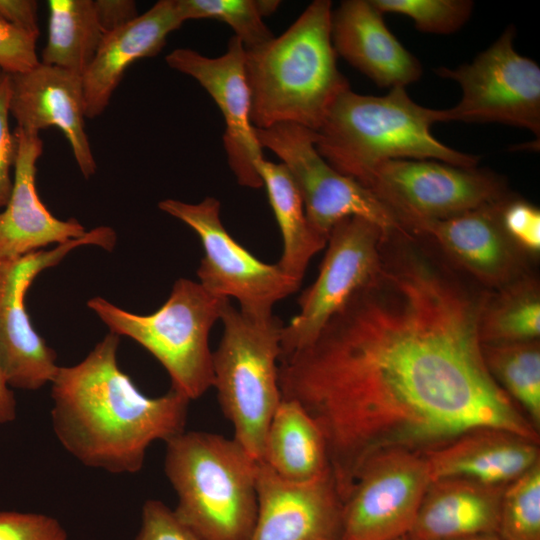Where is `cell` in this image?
<instances>
[{
	"instance_id": "cell-1",
	"label": "cell",
	"mask_w": 540,
	"mask_h": 540,
	"mask_svg": "<svg viewBox=\"0 0 540 540\" xmlns=\"http://www.w3.org/2000/svg\"><path fill=\"white\" fill-rule=\"evenodd\" d=\"M485 298L412 248L382 251L318 336L280 357L281 396L319 427L342 501L384 451L424 453L481 427L539 441L485 365Z\"/></svg>"
},
{
	"instance_id": "cell-2",
	"label": "cell",
	"mask_w": 540,
	"mask_h": 540,
	"mask_svg": "<svg viewBox=\"0 0 540 540\" xmlns=\"http://www.w3.org/2000/svg\"><path fill=\"white\" fill-rule=\"evenodd\" d=\"M120 336L109 332L51 382V422L63 446L83 465L114 474L139 472L148 447L185 431L190 400L170 389L150 397L118 363Z\"/></svg>"
},
{
	"instance_id": "cell-3",
	"label": "cell",
	"mask_w": 540,
	"mask_h": 540,
	"mask_svg": "<svg viewBox=\"0 0 540 540\" xmlns=\"http://www.w3.org/2000/svg\"><path fill=\"white\" fill-rule=\"evenodd\" d=\"M332 3L315 0L280 36L245 50L251 122L257 129L292 123L316 131L350 84L331 39Z\"/></svg>"
},
{
	"instance_id": "cell-4",
	"label": "cell",
	"mask_w": 540,
	"mask_h": 540,
	"mask_svg": "<svg viewBox=\"0 0 540 540\" xmlns=\"http://www.w3.org/2000/svg\"><path fill=\"white\" fill-rule=\"evenodd\" d=\"M441 109L414 102L404 87L384 96L344 91L314 131L318 153L336 171L362 186L371 172L389 160H436L464 168L480 157L455 150L432 135Z\"/></svg>"
},
{
	"instance_id": "cell-5",
	"label": "cell",
	"mask_w": 540,
	"mask_h": 540,
	"mask_svg": "<svg viewBox=\"0 0 540 540\" xmlns=\"http://www.w3.org/2000/svg\"><path fill=\"white\" fill-rule=\"evenodd\" d=\"M165 444L173 511L195 540H250L258 462L234 438L206 431H183Z\"/></svg>"
},
{
	"instance_id": "cell-6",
	"label": "cell",
	"mask_w": 540,
	"mask_h": 540,
	"mask_svg": "<svg viewBox=\"0 0 540 540\" xmlns=\"http://www.w3.org/2000/svg\"><path fill=\"white\" fill-rule=\"evenodd\" d=\"M228 301L199 282L179 278L165 303L148 315L126 311L102 297L89 299L87 306L109 332L131 338L152 354L167 371L171 389L191 401L213 385L209 334Z\"/></svg>"
},
{
	"instance_id": "cell-7",
	"label": "cell",
	"mask_w": 540,
	"mask_h": 540,
	"mask_svg": "<svg viewBox=\"0 0 540 540\" xmlns=\"http://www.w3.org/2000/svg\"><path fill=\"white\" fill-rule=\"evenodd\" d=\"M220 320L223 334L212 352V387L233 426V438L260 462L268 426L282 400L278 367L284 325L274 315L249 317L229 301Z\"/></svg>"
},
{
	"instance_id": "cell-8",
	"label": "cell",
	"mask_w": 540,
	"mask_h": 540,
	"mask_svg": "<svg viewBox=\"0 0 540 540\" xmlns=\"http://www.w3.org/2000/svg\"><path fill=\"white\" fill-rule=\"evenodd\" d=\"M363 186L409 233L420 221L451 218L512 196L505 180L493 171L436 160L386 161L371 172Z\"/></svg>"
},
{
	"instance_id": "cell-9",
	"label": "cell",
	"mask_w": 540,
	"mask_h": 540,
	"mask_svg": "<svg viewBox=\"0 0 540 540\" xmlns=\"http://www.w3.org/2000/svg\"><path fill=\"white\" fill-rule=\"evenodd\" d=\"M516 29L508 26L471 63L437 67L441 78L456 81L460 101L441 109L440 122L501 123L540 135V67L514 47Z\"/></svg>"
},
{
	"instance_id": "cell-10",
	"label": "cell",
	"mask_w": 540,
	"mask_h": 540,
	"mask_svg": "<svg viewBox=\"0 0 540 540\" xmlns=\"http://www.w3.org/2000/svg\"><path fill=\"white\" fill-rule=\"evenodd\" d=\"M255 132L260 146L276 154L290 173L308 222L321 237L328 240L333 227L348 217L376 224L388 238L410 235L373 192L327 163L315 147L314 131L281 123Z\"/></svg>"
},
{
	"instance_id": "cell-11",
	"label": "cell",
	"mask_w": 540,
	"mask_h": 540,
	"mask_svg": "<svg viewBox=\"0 0 540 540\" xmlns=\"http://www.w3.org/2000/svg\"><path fill=\"white\" fill-rule=\"evenodd\" d=\"M159 209L188 225L199 236L204 256L197 269L199 283L209 293L239 302L252 318L272 316L273 306L295 293L301 283L277 264H267L240 245L220 219V202L207 197L199 203L165 199Z\"/></svg>"
},
{
	"instance_id": "cell-12",
	"label": "cell",
	"mask_w": 540,
	"mask_h": 540,
	"mask_svg": "<svg viewBox=\"0 0 540 540\" xmlns=\"http://www.w3.org/2000/svg\"><path fill=\"white\" fill-rule=\"evenodd\" d=\"M115 244L114 230L98 227L50 250L0 259V364L11 388L38 390L51 383L59 369L56 352L33 328L26 310L25 296L33 281L80 246L110 251Z\"/></svg>"
},
{
	"instance_id": "cell-13",
	"label": "cell",
	"mask_w": 540,
	"mask_h": 540,
	"mask_svg": "<svg viewBox=\"0 0 540 540\" xmlns=\"http://www.w3.org/2000/svg\"><path fill=\"white\" fill-rule=\"evenodd\" d=\"M387 235L376 224L348 217L330 232L316 280L298 298L299 312L281 334V357L309 345L329 319L373 278Z\"/></svg>"
},
{
	"instance_id": "cell-14",
	"label": "cell",
	"mask_w": 540,
	"mask_h": 540,
	"mask_svg": "<svg viewBox=\"0 0 540 540\" xmlns=\"http://www.w3.org/2000/svg\"><path fill=\"white\" fill-rule=\"evenodd\" d=\"M430 482L423 453L394 449L371 457L343 502L341 540L409 534Z\"/></svg>"
},
{
	"instance_id": "cell-15",
	"label": "cell",
	"mask_w": 540,
	"mask_h": 540,
	"mask_svg": "<svg viewBox=\"0 0 540 540\" xmlns=\"http://www.w3.org/2000/svg\"><path fill=\"white\" fill-rule=\"evenodd\" d=\"M166 63L194 78L209 93L224 118L223 144L237 182L245 187L261 188L257 163L263 159L262 147L251 122V94L241 40L232 36L226 52L215 58L178 48L166 56Z\"/></svg>"
},
{
	"instance_id": "cell-16",
	"label": "cell",
	"mask_w": 540,
	"mask_h": 540,
	"mask_svg": "<svg viewBox=\"0 0 540 540\" xmlns=\"http://www.w3.org/2000/svg\"><path fill=\"white\" fill-rule=\"evenodd\" d=\"M257 502L250 540H341L343 501L331 473L293 483L260 461Z\"/></svg>"
},
{
	"instance_id": "cell-17",
	"label": "cell",
	"mask_w": 540,
	"mask_h": 540,
	"mask_svg": "<svg viewBox=\"0 0 540 540\" xmlns=\"http://www.w3.org/2000/svg\"><path fill=\"white\" fill-rule=\"evenodd\" d=\"M9 80V111L17 127L39 134L57 127L70 144L82 175L91 177L97 164L85 130V104L81 75L42 64Z\"/></svg>"
},
{
	"instance_id": "cell-18",
	"label": "cell",
	"mask_w": 540,
	"mask_h": 540,
	"mask_svg": "<svg viewBox=\"0 0 540 540\" xmlns=\"http://www.w3.org/2000/svg\"><path fill=\"white\" fill-rule=\"evenodd\" d=\"M17 156L10 198L0 211V259L17 258L81 238L88 231L74 218H56L41 201L37 187V162L43 153L39 134L14 130Z\"/></svg>"
},
{
	"instance_id": "cell-19",
	"label": "cell",
	"mask_w": 540,
	"mask_h": 540,
	"mask_svg": "<svg viewBox=\"0 0 540 540\" xmlns=\"http://www.w3.org/2000/svg\"><path fill=\"white\" fill-rule=\"evenodd\" d=\"M331 39L337 55L380 87L418 81L422 65L391 33L371 0H345L332 11Z\"/></svg>"
},
{
	"instance_id": "cell-20",
	"label": "cell",
	"mask_w": 540,
	"mask_h": 540,
	"mask_svg": "<svg viewBox=\"0 0 540 540\" xmlns=\"http://www.w3.org/2000/svg\"><path fill=\"white\" fill-rule=\"evenodd\" d=\"M506 200L451 218L420 221L411 232L430 237L477 280L500 289L520 274L519 257L500 220Z\"/></svg>"
},
{
	"instance_id": "cell-21",
	"label": "cell",
	"mask_w": 540,
	"mask_h": 540,
	"mask_svg": "<svg viewBox=\"0 0 540 540\" xmlns=\"http://www.w3.org/2000/svg\"><path fill=\"white\" fill-rule=\"evenodd\" d=\"M183 23L177 0H160L131 22L105 33L81 76L86 118L100 116L130 65L160 53L168 35Z\"/></svg>"
},
{
	"instance_id": "cell-22",
	"label": "cell",
	"mask_w": 540,
	"mask_h": 540,
	"mask_svg": "<svg viewBox=\"0 0 540 540\" xmlns=\"http://www.w3.org/2000/svg\"><path fill=\"white\" fill-rule=\"evenodd\" d=\"M431 481L460 478L507 486L540 462L539 441L509 430L481 427L423 453Z\"/></svg>"
},
{
	"instance_id": "cell-23",
	"label": "cell",
	"mask_w": 540,
	"mask_h": 540,
	"mask_svg": "<svg viewBox=\"0 0 540 540\" xmlns=\"http://www.w3.org/2000/svg\"><path fill=\"white\" fill-rule=\"evenodd\" d=\"M505 487L460 478L433 480L410 534L416 540H455L496 533Z\"/></svg>"
},
{
	"instance_id": "cell-24",
	"label": "cell",
	"mask_w": 540,
	"mask_h": 540,
	"mask_svg": "<svg viewBox=\"0 0 540 540\" xmlns=\"http://www.w3.org/2000/svg\"><path fill=\"white\" fill-rule=\"evenodd\" d=\"M262 462L293 483L311 482L331 473L319 427L302 406L285 398L268 426Z\"/></svg>"
},
{
	"instance_id": "cell-25",
	"label": "cell",
	"mask_w": 540,
	"mask_h": 540,
	"mask_svg": "<svg viewBox=\"0 0 540 540\" xmlns=\"http://www.w3.org/2000/svg\"><path fill=\"white\" fill-rule=\"evenodd\" d=\"M257 171L282 235L283 251L276 264L301 283L310 260L327 240L311 228L298 188L282 163L263 158L257 163Z\"/></svg>"
},
{
	"instance_id": "cell-26",
	"label": "cell",
	"mask_w": 540,
	"mask_h": 540,
	"mask_svg": "<svg viewBox=\"0 0 540 540\" xmlns=\"http://www.w3.org/2000/svg\"><path fill=\"white\" fill-rule=\"evenodd\" d=\"M47 6L48 37L40 62L82 76L105 34L94 0H49Z\"/></svg>"
},
{
	"instance_id": "cell-27",
	"label": "cell",
	"mask_w": 540,
	"mask_h": 540,
	"mask_svg": "<svg viewBox=\"0 0 540 540\" xmlns=\"http://www.w3.org/2000/svg\"><path fill=\"white\" fill-rule=\"evenodd\" d=\"M487 295L480 320L484 344L538 340L540 335V294L534 280L516 279Z\"/></svg>"
},
{
	"instance_id": "cell-28",
	"label": "cell",
	"mask_w": 540,
	"mask_h": 540,
	"mask_svg": "<svg viewBox=\"0 0 540 540\" xmlns=\"http://www.w3.org/2000/svg\"><path fill=\"white\" fill-rule=\"evenodd\" d=\"M482 353L485 365L495 382L539 432V341L482 343Z\"/></svg>"
},
{
	"instance_id": "cell-29",
	"label": "cell",
	"mask_w": 540,
	"mask_h": 540,
	"mask_svg": "<svg viewBox=\"0 0 540 540\" xmlns=\"http://www.w3.org/2000/svg\"><path fill=\"white\" fill-rule=\"evenodd\" d=\"M182 20L215 19L229 25L245 50L258 48L275 36L263 21L260 0H177Z\"/></svg>"
},
{
	"instance_id": "cell-30",
	"label": "cell",
	"mask_w": 540,
	"mask_h": 540,
	"mask_svg": "<svg viewBox=\"0 0 540 540\" xmlns=\"http://www.w3.org/2000/svg\"><path fill=\"white\" fill-rule=\"evenodd\" d=\"M496 534L502 540H540V462L505 487Z\"/></svg>"
},
{
	"instance_id": "cell-31",
	"label": "cell",
	"mask_w": 540,
	"mask_h": 540,
	"mask_svg": "<svg viewBox=\"0 0 540 540\" xmlns=\"http://www.w3.org/2000/svg\"><path fill=\"white\" fill-rule=\"evenodd\" d=\"M384 15L401 14L414 22L417 30L433 34L458 31L470 18L471 0H371Z\"/></svg>"
},
{
	"instance_id": "cell-32",
	"label": "cell",
	"mask_w": 540,
	"mask_h": 540,
	"mask_svg": "<svg viewBox=\"0 0 540 540\" xmlns=\"http://www.w3.org/2000/svg\"><path fill=\"white\" fill-rule=\"evenodd\" d=\"M500 220L513 244L528 252L540 251V211L536 206L510 197L501 207Z\"/></svg>"
},
{
	"instance_id": "cell-33",
	"label": "cell",
	"mask_w": 540,
	"mask_h": 540,
	"mask_svg": "<svg viewBox=\"0 0 540 540\" xmlns=\"http://www.w3.org/2000/svg\"><path fill=\"white\" fill-rule=\"evenodd\" d=\"M0 540H68V535L46 514L0 511Z\"/></svg>"
},
{
	"instance_id": "cell-34",
	"label": "cell",
	"mask_w": 540,
	"mask_h": 540,
	"mask_svg": "<svg viewBox=\"0 0 540 540\" xmlns=\"http://www.w3.org/2000/svg\"><path fill=\"white\" fill-rule=\"evenodd\" d=\"M38 37L0 20V68L6 74L26 72L40 63Z\"/></svg>"
},
{
	"instance_id": "cell-35",
	"label": "cell",
	"mask_w": 540,
	"mask_h": 540,
	"mask_svg": "<svg viewBox=\"0 0 540 540\" xmlns=\"http://www.w3.org/2000/svg\"><path fill=\"white\" fill-rule=\"evenodd\" d=\"M133 540H195V538L165 503L149 499L142 506L140 528Z\"/></svg>"
},
{
	"instance_id": "cell-36",
	"label": "cell",
	"mask_w": 540,
	"mask_h": 540,
	"mask_svg": "<svg viewBox=\"0 0 540 540\" xmlns=\"http://www.w3.org/2000/svg\"><path fill=\"white\" fill-rule=\"evenodd\" d=\"M9 80L6 74L0 85V211L6 206L13 187L17 139L9 125Z\"/></svg>"
},
{
	"instance_id": "cell-37",
	"label": "cell",
	"mask_w": 540,
	"mask_h": 540,
	"mask_svg": "<svg viewBox=\"0 0 540 540\" xmlns=\"http://www.w3.org/2000/svg\"><path fill=\"white\" fill-rule=\"evenodd\" d=\"M0 20L39 37L38 2L34 0H0Z\"/></svg>"
},
{
	"instance_id": "cell-38",
	"label": "cell",
	"mask_w": 540,
	"mask_h": 540,
	"mask_svg": "<svg viewBox=\"0 0 540 540\" xmlns=\"http://www.w3.org/2000/svg\"><path fill=\"white\" fill-rule=\"evenodd\" d=\"M96 15L104 33L126 25L139 16L135 1L94 0Z\"/></svg>"
},
{
	"instance_id": "cell-39",
	"label": "cell",
	"mask_w": 540,
	"mask_h": 540,
	"mask_svg": "<svg viewBox=\"0 0 540 540\" xmlns=\"http://www.w3.org/2000/svg\"><path fill=\"white\" fill-rule=\"evenodd\" d=\"M16 418V400L8 385L0 364V425L10 423Z\"/></svg>"
},
{
	"instance_id": "cell-40",
	"label": "cell",
	"mask_w": 540,
	"mask_h": 540,
	"mask_svg": "<svg viewBox=\"0 0 540 540\" xmlns=\"http://www.w3.org/2000/svg\"><path fill=\"white\" fill-rule=\"evenodd\" d=\"M455 540H502L496 533L480 534Z\"/></svg>"
},
{
	"instance_id": "cell-41",
	"label": "cell",
	"mask_w": 540,
	"mask_h": 540,
	"mask_svg": "<svg viewBox=\"0 0 540 540\" xmlns=\"http://www.w3.org/2000/svg\"><path fill=\"white\" fill-rule=\"evenodd\" d=\"M393 540H416V539L409 533Z\"/></svg>"
},
{
	"instance_id": "cell-42",
	"label": "cell",
	"mask_w": 540,
	"mask_h": 540,
	"mask_svg": "<svg viewBox=\"0 0 540 540\" xmlns=\"http://www.w3.org/2000/svg\"><path fill=\"white\" fill-rule=\"evenodd\" d=\"M6 77V73L0 68V85Z\"/></svg>"
}]
</instances>
